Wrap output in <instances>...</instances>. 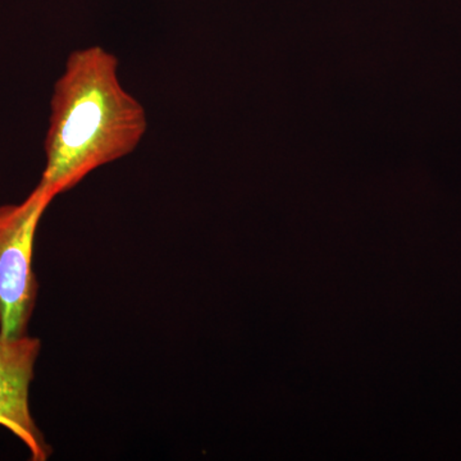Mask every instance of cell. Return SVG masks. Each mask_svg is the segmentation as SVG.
Instances as JSON below:
<instances>
[{"mask_svg":"<svg viewBox=\"0 0 461 461\" xmlns=\"http://www.w3.org/2000/svg\"><path fill=\"white\" fill-rule=\"evenodd\" d=\"M41 339L0 336V426L23 441L32 461L50 459L51 447L30 411V384L41 354Z\"/></svg>","mask_w":461,"mask_h":461,"instance_id":"obj_3","label":"cell"},{"mask_svg":"<svg viewBox=\"0 0 461 461\" xmlns=\"http://www.w3.org/2000/svg\"><path fill=\"white\" fill-rule=\"evenodd\" d=\"M56 196L38 186L20 204L0 206V336L27 333L38 296L33 244L42 214Z\"/></svg>","mask_w":461,"mask_h":461,"instance_id":"obj_2","label":"cell"},{"mask_svg":"<svg viewBox=\"0 0 461 461\" xmlns=\"http://www.w3.org/2000/svg\"><path fill=\"white\" fill-rule=\"evenodd\" d=\"M120 60L99 45L69 53L54 84L41 185L54 196L130 156L148 130L144 105L124 89Z\"/></svg>","mask_w":461,"mask_h":461,"instance_id":"obj_1","label":"cell"}]
</instances>
